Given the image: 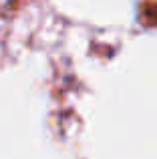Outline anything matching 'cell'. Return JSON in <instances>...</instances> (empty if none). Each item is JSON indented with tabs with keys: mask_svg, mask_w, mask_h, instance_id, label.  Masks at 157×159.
Wrapping results in <instances>:
<instances>
[]
</instances>
